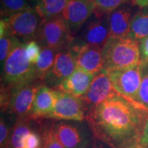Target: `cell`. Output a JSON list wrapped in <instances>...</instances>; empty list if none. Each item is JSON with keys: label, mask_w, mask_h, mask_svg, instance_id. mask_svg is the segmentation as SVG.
<instances>
[{"label": "cell", "mask_w": 148, "mask_h": 148, "mask_svg": "<svg viewBox=\"0 0 148 148\" xmlns=\"http://www.w3.org/2000/svg\"><path fill=\"white\" fill-rule=\"evenodd\" d=\"M134 16L131 9L123 5L109 12L110 38L128 36Z\"/></svg>", "instance_id": "16"}, {"label": "cell", "mask_w": 148, "mask_h": 148, "mask_svg": "<svg viewBox=\"0 0 148 148\" xmlns=\"http://www.w3.org/2000/svg\"><path fill=\"white\" fill-rule=\"evenodd\" d=\"M18 41L19 40L8 32L6 27L5 33L0 37V60L1 64H4L7 57Z\"/></svg>", "instance_id": "23"}, {"label": "cell", "mask_w": 148, "mask_h": 148, "mask_svg": "<svg viewBox=\"0 0 148 148\" xmlns=\"http://www.w3.org/2000/svg\"><path fill=\"white\" fill-rule=\"evenodd\" d=\"M96 10L101 12H110L121 6L128 0H94Z\"/></svg>", "instance_id": "26"}, {"label": "cell", "mask_w": 148, "mask_h": 148, "mask_svg": "<svg viewBox=\"0 0 148 148\" xmlns=\"http://www.w3.org/2000/svg\"><path fill=\"white\" fill-rule=\"evenodd\" d=\"M115 91L130 99L136 101L142 79V62L124 69L108 71Z\"/></svg>", "instance_id": "8"}, {"label": "cell", "mask_w": 148, "mask_h": 148, "mask_svg": "<svg viewBox=\"0 0 148 148\" xmlns=\"http://www.w3.org/2000/svg\"><path fill=\"white\" fill-rule=\"evenodd\" d=\"M36 79L35 64L27 58L25 44L18 41L3 64V84L12 88Z\"/></svg>", "instance_id": "3"}, {"label": "cell", "mask_w": 148, "mask_h": 148, "mask_svg": "<svg viewBox=\"0 0 148 148\" xmlns=\"http://www.w3.org/2000/svg\"><path fill=\"white\" fill-rule=\"evenodd\" d=\"M116 93L111 82L108 71L102 69L94 77L87 92L81 98L85 110H88Z\"/></svg>", "instance_id": "13"}, {"label": "cell", "mask_w": 148, "mask_h": 148, "mask_svg": "<svg viewBox=\"0 0 148 148\" xmlns=\"http://www.w3.org/2000/svg\"><path fill=\"white\" fill-rule=\"evenodd\" d=\"M55 90L54 108L47 118L67 121H83L85 108L81 98L62 90Z\"/></svg>", "instance_id": "10"}, {"label": "cell", "mask_w": 148, "mask_h": 148, "mask_svg": "<svg viewBox=\"0 0 148 148\" xmlns=\"http://www.w3.org/2000/svg\"><path fill=\"white\" fill-rule=\"evenodd\" d=\"M42 146V136L36 131H31L25 137L23 148H40Z\"/></svg>", "instance_id": "28"}, {"label": "cell", "mask_w": 148, "mask_h": 148, "mask_svg": "<svg viewBox=\"0 0 148 148\" xmlns=\"http://www.w3.org/2000/svg\"><path fill=\"white\" fill-rule=\"evenodd\" d=\"M1 15L8 16L31 8L27 0H1Z\"/></svg>", "instance_id": "22"}, {"label": "cell", "mask_w": 148, "mask_h": 148, "mask_svg": "<svg viewBox=\"0 0 148 148\" xmlns=\"http://www.w3.org/2000/svg\"><path fill=\"white\" fill-rule=\"evenodd\" d=\"M92 16L81 27L78 40L102 49L110 38L109 12L95 10Z\"/></svg>", "instance_id": "7"}, {"label": "cell", "mask_w": 148, "mask_h": 148, "mask_svg": "<svg viewBox=\"0 0 148 148\" xmlns=\"http://www.w3.org/2000/svg\"><path fill=\"white\" fill-rule=\"evenodd\" d=\"M94 138L113 148L139 145L148 118V108L116 92L86 112Z\"/></svg>", "instance_id": "1"}, {"label": "cell", "mask_w": 148, "mask_h": 148, "mask_svg": "<svg viewBox=\"0 0 148 148\" xmlns=\"http://www.w3.org/2000/svg\"><path fill=\"white\" fill-rule=\"evenodd\" d=\"M91 145H92V143L90 144V145H88V146H87V147H86L85 148H91Z\"/></svg>", "instance_id": "34"}, {"label": "cell", "mask_w": 148, "mask_h": 148, "mask_svg": "<svg viewBox=\"0 0 148 148\" xmlns=\"http://www.w3.org/2000/svg\"><path fill=\"white\" fill-rule=\"evenodd\" d=\"M41 148H64L56 136L52 129H45L42 134Z\"/></svg>", "instance_id": "25"}, {"label": "cell", "mask_w": 148, "mask_h": 148, "mask_svg": "<svg viewBox=\"0 0 148 148\" xmlns=\"http://www.w3.org/2000/svg\"><path fill=\"white\" fill-rule=\"evenodd\" d=\"M75 68V59L69 48L61 49L56 55L52 69L45 79L58 86L64 79L73 73Z\"/></svg>", "instance_id": "14"}, {"label": "cell", "mask_w": 148, "mask_h": 148, "mask_svg": "<svg viewBox=\"0 0 148 148\" xmlns=\"http://www.w3.org/2000/svg\"><path fill=\"white\" fill-rule=\"evenodd\" d=\"M71 0H39L35 10L42 19H49L62 15Z\"/></svg>", "instance_id": "18"}, {"label": "cell", "mask_w": 148, "mask_h": 148, "mask_svg": "<svg viewBox=\"0 0 148 148\" xmlns=\"http://www.w3.org/2000/svg\"><path fill=\"white\" fill-rule=\"evenodd\" d=\"M69 49L75 59L76 67L87 71L95 76L103 68L101 49L84 43L72 40Z\"/></svg>", "instance_id": "11"}, {"label": "cell", "mask_w": 148, "mask_h": 148, "mask_svg": "<svg viewBox=\"0 0 148 148\" xmlns=\"http://www.w3.org/2000/svg\"><path fill=\"white\" fill-rule=\"evenodd\" d=\"M127 36L137 41L148 36V6L135 14Z\"/></svg>", "instance_id": "21"}, {"label": "cell", "mask_w": 148, "mask_h": 148, "mask_svg": "<svg viewBox=\"0 0 148 148\" xmlns=\"http://www.w3.org/2000/svg\"><path fill=\"white\" fill-rule=\"evenodd\" d=\"M39 1V0H37V1Z\"/></svg>", "instance_id": "36"}, {"label": "cell", "mask_w": 148, "mask_h": 148, "mask_svg": "<svg viewBox=\"0 0 148 148\" xmlns=\"http://www.w3.org/2000/svg\"><path fill=\"white\" fill-rule=\"evenodd\" d=\"M135 2L140 7L148 6V0H135Z\"/></svg>", "instance_id": "33"}, {"label": "cell", "mask_w": 148, "mask_h": 148, "mask_svg": "<svg viewBox=\"0 0 148 148\" xmlns=\"http://www.w3.org/2000/svg\"><path fill=\"white\" fill-rule=\"evenodd\" d=\"M39 57L35 64V70L37 78L43 80L45 79L52 69L54 64L56 55L58 51L47 47H40Z\"/></svg>", "instance_id": "19"}, {"label": "cell", "mask_w": 148, "mask_h": 148, "mask_svg": "<svg viewBox=\"0 0 148 148\" xmlns=\"http://www.w3.org/2000/svg\"><path fill=\"white\" fill-rule=\"evenodd\" d=\"M41 47L36 40H30L25 44V53L31 63L35 64L39 57Z\"/></svg>", "instance_id": "27"}, {"label": "cell", "mask_w": 148, "mask_h": 148, "mask_svg": "<svg viewBox=\"0 0 148 148\" xmlns=\"http://www.w3.org/2000/svg\"><path fill=\"white\" fill-rule=\"evenodd\" d=\"M53 133L64 148H85L94 139L91 130L82 125L58 121L51 127Z\"/></svg>", "instance_id": "9"}, {"label": "cell", "mask_w": 148, "mask_h": 148, "mask_svg": "<svg viewBox=\"0 0 148 148\" xmlns=\"http://www.w3.org/2000/svg\"><path fill=\"white\" fill-rule=\"evenodd\" d=\"M11 131L12 130L9 128L8 124L5 122L4 118L1 116V121H0V145H1V148H6L8 146Z\"/></svg>", "instance_id": "29"}, {"label": "cell", "mask_w": 148, "mask_h": 148, "mask_svg": "<svg viewBox=\"0 0 148 148\" xmlns=\"http://www.w3.org/2000/svg\"><path fill=\"white\" fill-rule=\"evenodd\" d=\"M140 51L142 56L141 60L148 62V36L141 40Z\"/></svg>", "instance_id": "30"}, {"label": "cell", "mask_w": 148, "mask_h": 148, "mask_svg": "<svg viewBox=\"0 0 148 148\" xmlns=\"http://www.w3.org/2000/svg\"><path fill=\"white\" fill-rule=\"evenodd\" d=\"M91 148H113L111 147L110 145L104 143V142L101 141V140L97 139V138H94L92 140Z\"/></svg>", "instance_id": "32"}, {"label": "cell", "mask_w": 148, "mask_h": 148, "mask_svg": "<svg viewBox=\"0 0 148 148\" xmlns=\"http://www.w3.org/2000/svg\"><path fill=\"white\" fill-rule=\"evenodd\" d=\"M101 56L105 71L132 67L140 62L138 41L130 36L109 38L101 49Z\"/></svg>", "instance_id": "2"}, {"label": "cell", "mask_w": 148, "mask_h": 148, "mask_svg": "<svg viewBox=\"0 0 148 148\" xmlns=\"http://www.w3.org/2000/svg\"><path fill=\"white\" fill-rule=\"evenodd\" d=\"M134 148H143V147H142L141 146H140V145H138V146H136V147H135Z\"/></svg>", "instance_id": "35"}, {"label": "cell", "mask_w": 148, "mask_h": 148, "mask_svg": "<svg viewBox=\"0 0 148 148\" xmlns=\"http://www.w3.org/2000/svg\"><path fill=\"white\" fill-rule=\"evenodd\" d=\"M73 38L63 17L60 15L42 20L36 41L40 47L58 51L69 47Z\"/></svg>", "instance_id": "4"}, {"label": "cell", "mask_w": 148, "mask_h": 148, "mask_svg": "<svg viewBox=\"0 0 148 148\" xmlns=\"http://www.w3.org/2000/svg\"><path fill=\"white\" fill-rule=\"evenodd\" d=\"M16 119L15 123L11 131L10 139L6 148H23L24 140L31 131H32L30 124V119Z\"/></svg>", "instance_id": "20"}, {"label": "cell", "mask_w": 148, "mask_h": 148, "mask_svg": "<svg viewBox=\"0 0 148 148\" xmlns=\"http://www.w3.org/2000/svg\"><path fill=\"white\" fill-rule=\"evenodd\" d=\"M4 19L8 32L19 41L27 42L36 40L43 20L32 8L11 14Z\"/></svg>", "instance_id": "5"}, {"label": "cell", "mask_w": 148, "mask_h": 148, "mask_svg": "<svg viewBox=\"0 0 148 148\" xmlns=\"http://www.w3.org/2000/svg\"><path fill=\"white\" fill-rule=\"evenodd\" d=\"M142 62V79L138 89L136 102L148 108V69L145 67V63Z\"/></svg>", "instance_id": "24"}, {"label": "cell", "mask_w": 148, "mask_h": 148, "mask_svg": "<svg viewBox=\"0 0 148 148\" xmlns=\"http://www.w3.org/2000/svg\"><path fill=\"white\" fill-rule=\"evenodd\" d=\"M147 148H148V147H147Z\"/></svg>", "instance_id": "37"}, {"label": "cell", "mask_w": 148, "mask_h": 148, "mask_svg": "<svg viewBox=\"0 0 148 148\" xmlns=\"http://www.w3.org/2000/svg\"><path fill=\"white\" fill-rule=\"evenodd\" d=\"M42 85V80L36 79L11 88L8 110L16 116V119L31 118L35 95Z\"/></svg>", "instance_id": "6"}, {"label": "cell", "mask_w": 148, "mask_h": 148, "mask_svg": "<svg viewBox=\"0 0 148 148\" xmlns=\"http://www.w3.org/2000/svg\"><path fill=\"white\" fill-rule=\"evenodd\" d=\"M55 101L56 90L42 84L35 95L31 118H47L54 108Z\"/></svg>", "instance_id": "17"}, {"label": "cell", "mask_w": 148, "mask_h": 148, "mask_svg": "<svg viewBox=\"0 0 148 148\" xmlns=\"http://www.w3.org/2000/svg\"><path fill=\"white\" fill-rule=\"evenodd\" d=\"M96 10L94 0H71L62 14L72 36L79 30Z\"/></svg>", "instance_id": "12"}, {"label": "cell", "mask_w": 148, "mask_h": 148, "mask_svg": "<svg viewBox=\"0 0 148 148\" xmlns=\"http://www.w3.org/2000/svg\"><path fill=\"white\" fill-rule=\"evenodd\" d=\"M95 75L76 67L73 73L64 79L55 89L82 97L87 92Z\"/></svg>", "instance_id": "15"}, {"label": "cell", "mask_w": 148, "mask_h": 148, "mask_svg": "<svg viewBox=\"0 0 148 148\" xmlns=\"http://www.w3.org/2000/svg\"><path fill=\"white\" fill-rule=\"evenodd\" d=\"M139 145L141 146L142 147L148 146V118L147 121H146L145 127H144L143 134H142L141 137H140Z\"/></svg>", "instance_id": "31"}]
</instances>
